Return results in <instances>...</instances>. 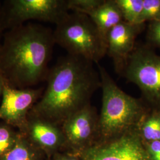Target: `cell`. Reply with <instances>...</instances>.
Wrapping results in <instances>:
<instances>
[{
  "label": "cell",
  "instance_id": "6da1fadb",
  "mask_svg": "<svg viewBox=\"0 0 160 160\" xmlns=\"http://www.w3.org/2000/svg\"><path fill=\"white\" fill-rule=\"evenodd\" d=\"M94 63L68 54L59 59L48 74L46 89L33 106L34 115L58 125L90 103L93 94L101 88Z\"/></svg>",
  "mask_w": 160,
  "mask_h": 160
},
{
  "label": "cell",
  "instance_id": "7a4b0ae2",
  "mask_svg": "<svg viewBox=\"0 0 160 160\" xmlns=\"http://www.w3.org/2000/svg\"><path fill=\"white\" fill-rule=\"evenodd\" d=\"M53 32L36 24L10 29L0 42V73L14 88L24 89L47 77L53 45Z\"/></svg>",
  "mask_w": 160,
  "mask_h": 160
},
{
  "label": "cell",
  "instance_id": "3957f363",
  "mask_svg": "<svg viewBox=\"0 0 160 160\" xmlns=\"http://www.w3.org/2000/svg\"><path fill=\"white\" fill-rule=\"evenodd\" d=\"M97 65L101 79L102 105L98 115L96 142H102L138 128L150 108L142 98L122 91L106 69L99 63Z\"/></svg>",
  "mask_w": 160,
  "mask_h": 160
},
{
  "label": "cell",
  "instance_id": "277c9868",
  "mask_svg": "<svg viewBox=\"0 0 160 160\" xmlns=\"http://www.w3.org/2000/svg\"><path fill=\"white\" fill-rule=\"evenodd\" d=\"M55 43L68 54L83 58L94 63L106 55V42L87 15L68 12L56 24L53 32Z\"/></svg>",
  "mask_w": 160,
  "mask_h": 160
},
{
  "label": "cell",
  "instance_id": "5b68a950",
  "mask_svg": "<svg viewBox=\"0 0 160 160\" xmlns=\"http://www.w3.org/2000/svg\"><path fill=\"white\" fill-rule=\"evenodd\" d=\"M140 89L150 109L160 110V55L147 44H136L118 73Z\"/></svg>",
  "mask_w": 160,
  "mask_h": 160
},
{
  "label": "cell",
  "instance_id": "8992f818",
  "mask_svg": "<svg viewBox=\"0 0 160 160\" xmlns=\"http://www.w3.org/2000/svg\"><path fill=\"white\" fill-rule=\"evenodd\" d=\"M68 0H8L1 8L3 30L36 20L57 24L69 12Z\"/></svg>",
  "mask_w": 160,
  "mask_h": 160
},
{
  "label": "cell",
  "instance_id": "52a82bcc",
  "mask_svg": "<svg viewBox=\"0 0 160 160\" xmlns=\"http://www.w3.org/2000/svg\"><path fill=\"white\" fill-rule=\"evenodd\" d=\"M77 155L82 160H150L138 128L96 142Z\"/></svg>",
  "mask_w": 160,
  "mask_h": 160
},
{
  "label": "cell",
  "instance_id": "ba28073f",
  "mask_svg": "<svg viewBox=\"0 0 160 160\" xmlns=\"http://www.w3.org/2000/svg\"><path fill=\"white\" fill-rule=\"evenodd\" d=\"M98 115L96 109L87 104L62 123V130L68 143L78 154L96 142Z\"/></svg>",
  "mask_w": 160,
  "mask_h": 160
},
{
  "label": "cell",
  "instance_id": "9c48e42d",
  "mask_svg": "<svg viewBox=\"0 0 160 160\" xmlns=\"http://www.w3.org/2000/svg\"><path fill=\"white\" fill-rule=\"evenodd\" d=\"M42 92V88H14L5 82L0 106V119L25 131L28 123V111L41 97Z\"/></svg>",
  "mask_w": 160,
  "mask_h": 160
},
{
  "label": "cell",
  "instance_id": "30bf717a",
  "mask_svg": "<svg viewBox=\"0 0 160 160\" xmlns=\"http://www.w3.org/2000/svg\"><path fill=\"white\" fill-rule=\"evenodd\" d=\"M145 24H132L125 21L114 26L106 38V55L112 58L119 73L135 46V40L145 28Z\"/></svg>",
  "mask_w": 160,
  "mask_h": 160
},
{
  "label": "cell",
  "instance_id": "8fae6325",
  "mask_svg": "<svg viewBox=\"0 0 160 160\" xmlns=\"http://www.w3.org/2000/svg\"><path fill=\"white\" fill-rule=\"evenodd\" d=\"M25 131L34 143L48 151H54L66 143L62 128L35 115L34 118L28 120Z\"/></svg>",
  "mask_w": 160,
  "mask_h": 160
},
{
  "label": "cell",
  "instance_id": "7c38bea8",
  "mask_svg": "<svg viewBox=\"0 0 160 160\" xmlns=\"http://www.w3.org/2000/svg\"><path fill=\"white\" fill-rule=\"evenodd\" d=\"M85 14L92 19L106 42L109 32L123 21L115 0H104L102 4Z\"/></svg>",
  "mask_w": 160,
  "mask_h": 160
},
{
  "label": "cell",
  "instance_id": "4fadbf2b",
  "mask_svg": "<svg viewBox=\"0 0 160 160\" xmlns=\"http://www.w3.org/2000/svg\"><path fill=\"white\" fill-rule=\"evenodd\" d=\"M138 129L143 142L160 141V110L149 109Z\"/></svg>",
  "mask_w": 160,
  "mask_h": 160
},
{
  "label": "cell",
  "instance_id": "5bb4252c",
  "mask_svg": "<svg viewBox=\"0 0 160 160\" xmlns=\"http://www.w3.org/2000/svg\"><path fill=\"white\" fill-rule=\"evenodd\" d=\"M1 160H38L35 151L21 135H18L13 147Z\"/></svg>",
  "mask_w": 160,
  "mask_h": 160
},
{
  "label": "cell",
  "instance_id": "9a60e30c",
  "mask_svg": "<svg viewBox=\"0 0 160 160\" xmlns=\"http://www.w3.org/2000/svg\"><path fill=\"white\" fill-rule=\"evenodd\" d=\"M122 13L123 21L140 24L143 9V0H115Z\"/></svg>",
  "mask_w": 160,
  "mask_h": 160
},
{
  "label": "cell",
  "instance_id": "2e32d148",
  "mask_svg": "<svg viewBox=\"0 0 160 160\" xmlns=\"http://www.w3.org/2000/svg\"><path fill=\"white\" fill-rule=\"evenodd\" d=\"M17 137L8 124H0V160L13 147Z\"/></svg>",
  "mask_w": 160,
  "mask_h": 160
},
{
  "label": "cell",
  "instance_id": "e0dca14e",
  "mask_svg": "<svg viewBox=\"0 0 160 160\" xmlns=\"http://www.w3.org/2000/svg\"><path fill=\"white\" fill-rule=\"evenodd\" d=\"M160 20V0H143L140 23Z\"/></svg>",
  "mask_w": 160,
  "mask_h": 160
},
{
  "label": "cell",
  "instance_id": "ac0fdd59",
  "mask_svg": "<svg viewBox=\"0 0 160 160\" xmlns=\"http://www.w3.org/2000/svg\"><path fill=\"white\" fill-rule=\"evenodd\" d=\"M104 0H68L69 10L86 14L97 8Z\"/></svg>",
  "mask_w": 160,
  "mask_h": 160
},
{
  "label": "cell",
  "instance_id": "d6986e66",
  "mask_svg": "<svg viewBox=\"0 0 160 160\" xmlns=\"http://www.w3.org/2000/svg\"><path fill=\"white\" fill-rule=\"evenodd\" d=\"M147 45L160 49V20L149 23L146 34Z\"/></svg>",
  "mask_w": 160,
  "mask_h": 160
},
{
  "label": "cell",
  "instance_id": "ffe728a7",
  "mask_svg": "<svg viewBox=\"0 0 160 160\" xmlns=\"http://www.w3.org/2000/svg\"><path fill=\"white\" fill-rule=\"evenodd\" d=\"M143 143L150 160H160V141Z\"/></svg>",
  "mask_w": 160,
  "mask_h": 160
},
{
  "label": "cell",
  "instance_id": "44dd1931",
  "mask_svg": "<svg viewBox=\"0 0 160 160\" xmlns=\"http://www.w3.org/2000/svg\"><path fill=\"white\" fill-rule=\"evenodd\" d=\"M55 160H82L78 155L74 156L68 154H57L55 157Z\"/></svg>",
  "mask_w": 160,
  "mask_h": 160
},
{
  "label": "cell",
  "instance_id": "7402d4cb",
  "mask_svg": "<svg viewBox=\"0 0 160 160\" xmlns=\"http://www.w3.org/2000/svg\"><path fill=\"white\" fill-rule=\"evenodd\" d=\"M4 84H5V80L4 79L1 74L0 73V96H1V95H2Z\"/></svg>",
  "mask_w": 160,
  "mask_h": 160
},
{
  "label": "cell",
  "instance_id": "603a6c76",
  "mask_svg": "<svg viewBox=\"0 0 160 160\" xmlns=\"http://www.w3.org/2000/svg\"><path fill=\"white\" fill-rule=\"evenodd\" d=\"M1 8H2V4L0 2V36L1 34V32L3 30V29L2 28V25H1Z\"/></svg>",
  "mask_w": 160,
  "mask_h": 160
}]
</instances>
